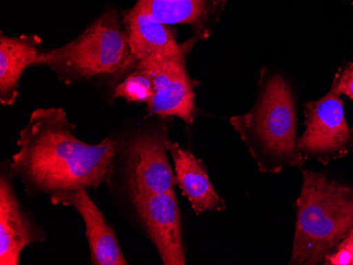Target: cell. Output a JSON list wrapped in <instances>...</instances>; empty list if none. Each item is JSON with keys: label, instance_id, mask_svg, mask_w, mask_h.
Masks as SVG:
<instances>
[{"label": "cell", "instance_id": "5bb4252c", "mask_svg": "<svg viewBox=\"0 0 353 265\" xmlns=\"http://www.w3.org/2000/svg\"><path fill=\"white\" fill-rule=\"evenodd\" d=\"M34 37L0 35V103L11 106L19 96L21 75L29 67H37L41 51Z\"/></svg>", "mask_w": 353, "mask_h": 265}, {"label": "cell", "instance_id": "3957f363", "mask_svg": "<svg viewBox=\"0 0 353 265\" xmlns=\"http://www.w3.org/2000/svg\"><path fill=\"white\" fill-rule=\"evenodd\" d=\"M39 66L48 67L68 85L132 71L134 66L118 12L106 10L70 43L41 52Z\"/></svg>", "mask_w": 353, "mask_h": 265}, {"label": "cell", "instance_id": "52a82bcc", "mask_svg": "<svg viewBox=\"0 0 353 265\" xmlns=\"http://www.w3.org/2000/svg\"><path fill=\"white\" fill-rule=\"evenodd\" d=\"M188 54L183 52L137 63L134 67L145 71L154 83V96L146 104L148 116H176L185 124H194L197 108L194 82L186 70Z\"/></svg>", "mask_w": 353, "mask_h": 265}, {"label": "cell", "instance_id": "9c48e42d", "mask_svg": "<svg viewBox=\"0 0 353 265\" xmlns=\"http://www.w3.org/2000/svg\"><path fill=\"white\" fill-rule=\"evenodd\" d=\"M10 163L0 175V264L19 265L21 253L28 245L41 242L45 233L23 211L14 191Z\"/></svg>", "mask_w": 353, "mask_h": 265}, {"label": "cell", "instance_id": "2e32d148", "mask_svg": "<svg viewBox=\"0 0 353 265\" xmlns=\"http://www.w3.org/2000/svg\"><path fill=\"white\" fill-rule=\"evenodd\" d=\"M330 90L339 96L344 94L353 100V63H349L335 75Z\"/></svg>", "mask_w": 353, "mask_h": 265}, {"label": "cell", "instance_id": "30bf717a", "mask_svg": "<svg viewBox=\"0 0 353 265\" xmlns=\"http://www.w3.org/2000/svg\"><path fill=\"white\" fill-rule=\"evenodd\" d=\"M123 28L130 45L132 64L146 59L174 56L190 52L199 41L197 36L178 43L172 28L157 21L144 8L136 3L123 17Z\"/></svg>", "mask_w": 353, "mask_h": 265}, {"label": "cell", "instance_id": "5b68a950", "mask_svg": "<svg viewBox=\"0 0 353 265\" xmlns=\"http://www.w3.org/2000/svg\"><path fill=\"white\" fill-rule=\"evenodd\" d=\"M168 130L148 127L139 130L123 154V179L132 203L174 189L176 179L168 159Z\"/></svg>", "mask_w": 353, "mask_h": 265}, {"label": "cell", "instance_id": "ba28073f", "mask_svg": "<svg viewBox=\"0 0 353 265\" xmlns=\"http://www.w3.org/2000/svg\"><path fill=\"white\" fill-rule=\"evenodd\" d=\"M132 205L162 263L185 264L181 218L174 189L141 200Z\"/></svg>", "mask_w": 353, "mask_h": 265}, {"label": "cell", "instance_id": "8fae6325", "mask_svg": "<svg viewBox=\"0 0 353 265\" xmlns=\"http://www.w3.org/2000/svg\"><path fill=\"white\" fill-rule=\"evenodd\" d=\"M88 189H79L50 198L52 205L72 207L86 226V237L93 265H127L116 231L105 220L102 211L88 195Z\"/></svg>", "mask_w": 353, "mask_h": 265}, {"label": "cell", "instance_id": "e0dca14e", "mask_svg": "<svg viewBox=\"0 0 353 265\" xmlns=\"http://www.w3.org/2000/svg\"><path fill=\"white\" fill-rule=\"evenodd\" d=\"M340 244L348 249L351 255V265H353V229Z\"/></svg>", "mask_w": 353, "mask_h": 265}, {"label": "cell", "instance_id": "277c9868", "mask_svg": "<svg viewBox=\"0 0 353 265\" xmlns=\"http://www.w3.org/2000/svg\"><path fill=\"white\" fill-rule=\"evenodd\" d=\"M231 124L254 157L261 152L276 165L303 163L296 147L295 100L281 75L270 77L251 112L233 116Z\"/></svg>", "mask_w": 353, "mask_h": 265}, {"label": "cell", "instance_id": "4fadbf2b", "mask_svg": "<svg viewBox=\"0 0 353 265\" xmlns=\"http://www.w3.org/2000/svg\"><path fill=\"white\" fill-rule=\"evenodd\" d=\"M166 147L174 161L176 185L188 198L194 211L200 215L225 209V203L214 189L203 163L179 144L168 141Z\"/></svg>", "mask_w": 353, "mask_h": 265}, {"label": "cell", "instance_id": "6da1fadb", "mask_svg": "<svg viewBox=\"0 0 353 265\" xmlns=\"http://www.w3.org/2000/svg\"><path fill=\"white\" fill-rule=\"evenodd\" d=\"M61 108H39L32 112L19 134V151L10 163L14 177L29 193L50 198L74 189H97L110 177L118 140L99 144L81 141Z\"/></svg>", "mask_w": 353, "mask_h": 265}, {"label": "cell", "instance_id": "7a4b0ae2", "mask_svg": "<svg viewBox=\"0 0 353 265\" xmlns=\"http://www.w3.org/2000/svg\"><path fill=\"white\" fill-rule=\"evenodd\" d=\"M291 264L324 262L353 229V189L303 171Z\"/></svg>", "mask_w": 353, "mask_h": 265}, {"label": "cell", "instance_id": "9a60e30c", "mask_svg": "<svg viewBox=\"0 0 353 265\" xmlns=\"http://www.w3.org/2000/svg\"><path fill=\"white\" fill-rule=\"evenodd\" d=\"M154 92L152 77L145 71L134 67L114 87V98H123L128 103L148 104L154 96Z\"/></svg>", "mask_w": 353, "mask_h": 265}, {"label": "cell", "instance_id": "8992f818", "mask_svg": "<svg viewBox=\"0 0 353 265\" xmlns=\"http://www.w3.org/2000/svg\"><path fill=\"white\" fill-rule=\"evenodd\" d=\"M306 131L297 138L303 162L310 157L329 161L344 157L353 146V129L345 118L344 104L332 90L324 98L306 104Z\"/></svg>", "mask_w": 353, "mask_h": 265}, {"label": "cell", "instance_id": "7c38bea8", "mask_svg": "<svg viewBox=\"0 0 353 265\" xmlns=\"http://www.w3.org/2000/svg\"><path fill=\"white\" fill-rule=\"evenodd\" d=\"M157 21L168 25H190L195 36H210L227 0H138Z\"/></svg>", "mask_w": 353, "mask_h": 265}]
</instances>
